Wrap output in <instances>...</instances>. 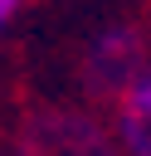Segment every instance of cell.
I'll list each match as a JSON object with an SVG mask.
<instances>
[{"label":"cell","instance_id":"6da1fadb","mask_svg":"<svg viewBox=\"0 0 151 156\" xmlns=\"http://www.w3.org/2000/svg\"><path fill=\"white\" fill-rule=\"evenodd\" d=\"M19 156H117V146L83 112H44L29 122Z\"/></svg>","mask_w":151,"mask_h":156},{"label":"cell","instance_id":"3957f363","mask_svg":"<svg viewBox=\"0 0 151 156\" xmlns=\"http://www.w3.org/2000/svg\"><path fill=\"white\" fill-rule=\"evenodd\" d=\"M117 136L127 156H151V58H141V68L127 78V88L117 93Z\"/></svg>","mask_w":151,"mask_h":156},{"label":"cell","instance_id":"7a4b0ae2","mask_svg":"<svg viewBox=\"0 0 151 156\" xmlns=\"http://www.w3.org/2000/svg\"><path fill=\"white\" fill-rule=\"evenodd\" d=\"M88 83L97 93H122L127 78L141 68V39L132 29H107L93 49H88Z\"/></svg>","mask_w":151,"mask_h":156},{"label":"cell","instance_id":"277c9868","mask_svg":"<svg viewBox=\"0 0 151 156\" xmlns=\"http://www.w3.org/2000/svg\"><path fill=\"white\" fill-rule=\"evenodd\" d=\"M19 5H24V0H0V34H5V24L19 15Z\"/></svg>","mask_w":151,"mask_h":156},{"label":"cell","instance_id":"5b68a950","mask_svg":"<svg viewBox=\"0 0 151 156\" xmlns=\"http://www.w3.org/2000/svg\"><path fill=\"white\" fill-rule=\"evenodd\" d=\"M0 156H5V151H0Z\"/></svg>","mask_w":151,"mask_h":156}]
</instances>
